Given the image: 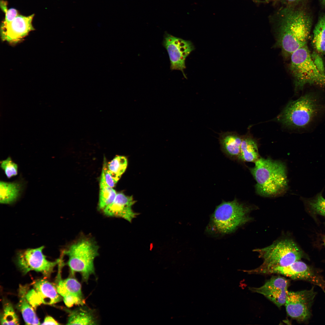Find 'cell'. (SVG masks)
<instances>
[{
	"label": "cell",
	"instance_id": "obj_1",
	"mask_svg": "<svg viewBox=\"0 0 325 325\" xmlns=\"http://www.w3.org/2000/svg\"><path fill=\"white\" fill-rule=\"evenodd\" d=\"M279 14L278 43L284 53L291 55L307 45L311 19L305 11L291 6L282 9Z\"/></svg>",
	"mask_w": 325,
	"mask_h": 325
},
{
	"label": "cell",
	"instance_id": "obj_2",
	"mask_svg": "<svg viewBox=\"0 0 325 325\" xmlns=\"http://www.w3.org/2000/svg\"><path fill=\"white\" fill-rule=\"evenodd\" d=\"M325 112V104L321 97L316 93L309 92L289 101L277 119L289 128L305 129Z\"/></svg>",
	"mask_w": 325,
	"mask_h": 325
},
{
	"label": "cell",
	"instance_id": "obj_3",
	"mask_svg": "<svg viewBox=\"0 0 325 325\" xmlns=\"http://www.w3.org/2000/svg\"><path fill=\"white\" fill-rule=\"evenodd\" d=\"M250 172L256 181L255 190L260 196L268 197L282 195L288 188L286 169L278 160L259 158Z\"/></svg>",
	"mask_w": 325,
	"mask_h": 325
},
{
	"label": "cell",
	"instance_id": "obj_4",
	"mask_svg": "<svg viewBox=\"0 0 325 325\" xmlns=\"http://www.w3.org/2000/svg\"><path fill=\"white\" fill-rule=\"evenodd\" d=\"M254 251L258 253L263 262L255 269L245 271L249 274H266L271 269L288 266L304 256L296 243L289 239L276 241L268 246Z\"/></svg>",
	"mask_w": 325,
	"mask_h": 325
},
{
	"label": "cell",
	"instance_id": "obj_5",
	"mask_svg": "<svg viewBox=\"0 0 325 325\" xmlns=\"http://www.w3.org/2000/svg\"><path fill=\"white\" fill-rule=\"evenodd\" d=\"M290 55L289 67L296 92L302 90L307 85L325 88V73L314 61L307 45Z\"/></svg>",
	"mask_w": 325,
	"mask_h": 325
},
{
	"label": "cell",
	"instance_id": "obj_6",
	"mask_svg": "<svg viewBox=\"0 0 325 325\" xmlns=\"http://www.w3.org/2000/svg\"><path fill=\"white\" fill-rule=\"evenodd\" d=\"M98 246L91 238L83 237L72 243L64 253L68 257L67 264L72 274L78 272L87 282L95 273L94 261L98 255Z\"/></svg>",
	"mask_w": 325,
	"mask_h": 325
},
{
	"label": "cell",
	"instance_id": "obj_7",
	"mask_svg": "<svg viewBox=\"0 0 325 325\" xmlns=\"http://www.w3.org/2000/svg\"><path fill=\"white\" fill-rule=\"evenodd\" d=\"M250 209L236 199L222 202L216 208L212 217L215 229L220 233L232 232L239 226L249 221Z\"/></svg>",
	"mask_w": 325,
	"mask_h": 325
},
{
	"label": "cell",
	"instance_id": "obj_8",
	"mask_svg": "<svg viewBox=\"0 0 325 325\" xmlns=\"http://www.w3.org/2000/svg\"><path fill=\"white\" fill-rule=\"evenodd\" d=\"M316 293L309 290L288 292L285 305L288 315L299 321H305L311 316V308Z\"/></svg>",
	"mask_w": 325,
	"mask_h": 325
},
{
	"label": "cell",
	"instance_id": "obj_9",
	"mask_svg": "<svg viewBox=\"0 0 325 325\" xmlns=\"http://www.w3.org/2000/svg\"><path fill=\"white\" fill-rule=\"evenodd\" d=\"M44 248V246H42L35 249H29L18 253L17 264L24 274L33 270L40 272L47 277L50 276L60 260L54 262L48 260L43 253Z\"/></svg>",
	"mask_w": 325,
	"mask_h": 325
},
{
	"label": "cell",
	"instance_id": "obj_10",
	"mask_svg": "<svg viewBox=\"0 0 325 325\" xmlns=\"http://www.w3.org/2000/svg\"><path fill=\"white\" fill-rule=\"evenodd\" d=\"M162 44L166 50L170 61L172 70H179L186 78L184 70L186 68L185 60L187 57L194 49L192 42L174 36L166 33Z\"/></svg>",
	"mask_w": 325,
	"mask_h": 325
},
{
	"label": "cell",
	"instance_id": "obj_11",
	"mask_svg": "<svg viewBox=\"0 0 325 325\" xmlns=\"http://www.w3.org/2000/svg\"><path fill=\"white\" fill-rule=\"evenodd\" d=\"M273 274H281L293 280H302L319 287L325 293V280L315 270L303 262L296 261L288 266L274 268Z\"/></svg>",
	"mask_w": 325,
	"mask_h": 325
},
{
	"label": "cell",
	"instance_id": "obj_12",
	"mask_svg": "<svg viewBox=\"0 0 325 325\" xmlns=\"http://www.w3.org/2000/svg\"><path fill=\"white\" fill-rule=\"evenodd\" d=\"M34 14L28 16L19 14L11 21H2L1 33L3 41L16 43L34 30L32 25Z\"/></svg>",
	"mask_w": 325,
	"mask_h": 325
},
{
	"label": "cell",
	"instance_id": "obj_13",
	"mask_svg": "<svg viewBox=\"0 0 325 325\" xmlns=\"http://www.w3.org/2000/svg\"><path fill=\"white\" fill-rule=\"evenodd\" d=\"M288 282L284 277L274 276L262 286L251 287L252 292L261 294L279 308L285 305L288 291Z\"/></svg>",
	"mask_w": 325,
	"mask_h": 325
},
{
	"label": "cell",
	"instance_id": "obj_14",
	"mask_svg": "<svg viewBox=\"0 0 325 325\" xmlns=\"http://www.w3.org/2000/svg\"><path fill=\"white\" fill-rule=\"evenodd\" d=\"M135 203L132 196H127L120 193L116 194L113 201L102 211L106 216L123 218L131 222L138 215L132 209Z\"/></svg>",
	"mask_w": 325,
	"mask_h": 325
},
{
	"label": "cell",
	"instance_id": "obj_15",
	"mask_svg": "<svg viewBox=\"0 0 325 325\" xmlns=\"http://www.w3.org/2000/svg\"><path fill=\"white\" fill-rule=\"evenodd\" d=\"M59 294L63 297L66 305L70 308L74 305H83L85 300L81 284L74 277L60 280L57 286Z\"/></svg>",
	"mask_w": 325,
	"mask_h": 325
},
{
	"label": "cell",
	"instance_id": "obj_16",
	"mask_svg": "<svg viewBox=\"0 0 325 325\" xmlns=\"http://www.w3.org/2000/svg\"><path fill=\"white\" fill-rule=\"evenodd\" d=\"M31 289L39 306L42 304L52 305L61 300V296L57 291V287L47 280L40 279L33 283Z\"/></svg>",
	"mask_w": 325,
	"mask_h": 325
},
{
	"label": "cell",
	"instance_id": "obj_17",
	"mask_svg": "<svg viewBox=\"0 0 325 325\" xmlns=\"http://www.w3.org/2000/svg\"><path fill=\"white\" fill-rule=\"evenodd\" d=\"M243 137L234 132H222L219 140L222 152L231 159H237L239 155Z\"/></svg>",
	"mask_w": 325,
	"mask_h": 325
},
{
	"label": "cell",
	"instance_id": "obj_18",
	"mask_svg": "<svg viewBox=\"0 0 325 325\" xmlns=\"http://www.w3.org/2000/svg\"><path fill=\"white\" fill-rule=\"evenodd\" d=\"M22 183L19 181L0 182V202L3 204H9L15 201L20 196L22 188Z\"/></svg>",
	"mask_w": 325,
	"mask_h": 325
},
{
	"label": "cell",
	"instance_id": "obj_19",
	"mask_svg": "<svg viewBox=\"0 0 325 325\" xmlns=\"http://www.w3.org/2000/svg\"><path fill=\"white\" fill-rule=\"evenodd\" d=\"M19 294L20 299L17 307L21 311L26 324H41L33 308L27 300L26 295L27 292L25 286H20Z\"/></svg>",
	"mask_w": 325,
	"mask_h": 325
},
{
	"label": "cell",
	"instance_id": "obj_20",
	"mask_svg": "<svg viewBox=\"0 0 325 325\" xmlns=\"http://www.w3.org/2000/svg\"><path fill=\"white\" fill-rule=\"evenodd\" d=\"M259 158L258 145L255 140L249 137H243L237 159L243 162H255Z\"/></svg>",
	"mask_w": 325,
	"mask_h": 325
},
{
	"label": "cell",
	"instance_id": "obj_21",
	"mask_svg": "<svg viewBox=\"0 0 325 325\" xmlns=\"http://www.w3.org/2000/svg\"><path fill=\"white\" fill-rule=\"evenodd\" d=\"M97 323L91 310L79 307L70 312L67 324L95 325Z\"/></svg>",
	"mask_w": 325,
	"mask_h": 325
},
{
	"label": "cell",
	"instance_id": "obj_22",
	"mask_svg": "<svg viewBox=\"0 0 325 325\" xmlns=\"http://www.w3.org/2000/svg\"><path fill=\"white\" fill-rule=\"evenodd\" d=\"M312 44L317 52L325 54V14L320 17L314 27Z\"/></svg>",
	"mask_w": 325,
	"mask_h": 325
},
{
	"label": "cell",
	"instance_id": "obj_23",
	"mask_svg": "<svg viewBox=\"0 0 325 325\" xmlns=\"http://www.w3.org/2000/svg\"><path fill=\"white\" fill-rule=\"evenodd\" d=\"M100 188L98 208L102 211L113 201L117 193L114 189L107 184L102 172Z\"/></svg>",
	"mask_w": 325,
	"mask_h": 325
},
{
	"label": "cell",
	"instance_id": "obj_24",
	"mask_svg": "<svg viewBox=\"0 0 325 325\" xmlns=\"http://www.w3.org/2000/svg\"><path fill=\"white\" fill-rule=\"evenodd\" d=\"M127 165V161L124 156L115 157L107 165L109 172L112 178L117 182L122 174L125 171Z\"/></svg>",
	"mask_w": 325,
	"mask_h": 325
},
{
	"label": "cell",
	"instance_id": "obj_25",
	"mask_svg": "<svg viewBox=\"0 0 325 325\" xmlns=\"http://www.w3.org/2000/svg\"><path fill=\"white\" fill-rule=\"evenodd\" d=\"M305 202L310 210L314 213L325 216V199L322 192L318 193L313 198L305 200Z\"/></svg>",
	"mask_w": 325,
	"mask_h": 325
},
{
	"label": "cell",
	"instance_id": "obj_26",
	"mask_svg": "<svg viewBox=\"0 0 325 325\" xmlns=\"http://www.w3.org/2000/svg\"><path fill=\"white\" fill-rule=\"evenodd\" d=\"M1 325H19V320L14 309L9 303L5 304L3 311L1 315Z\"/></svg>",
	"mask_w": 325,
	"mask_h": 325
},
{
	"label": "cell",
	"instance_id": "obj_27",
	"mask_svg": "<svg viewBox=\"0 0 325 325\" xmlns=\"http://www.w3.org/2000/svg\"><path fill=\"white\" fill-rule=\"evenodd\" d=\"M0 167L8 178L15 176L18 174V165L10 157L1 162Z\"/></svg>",
	"mask_w": 325,
	"mask_h": 325
},
{
	"label": "cell",
	"instance_id": "obj_28",
	"mask_svg": "<svg viewBox=\"0 0 325 325\" xmlns=\"http://www.w3.org/2000/svg\"><path fill=\"white\" fill-rule=\"evenodd\" d=\"M1 8L5 13V18L3 21L8 23L13 20L18 14L17 11L14 8L8 9L7 2L4 0H1L0 3Z\"/></svg>",
	"mask_w": 325,
	"mask_h": 325
},
{
	"label": "cell",
	"instance_id": "obj_29",
	"mask_svg": "<svg viewBox=\"0 0 325 325\" xmlns=\"http://www.w3.org/2000/svg\"><path fill=\"white\" fill-rule=\"evenodd\" d=\"M102 172L104 174L107 184L112 188L114 187L117 182L112 178L110 174L106 164H104L103 166Z\"/></svg>",
	"mask_w": 325,
	"mask_h": 325
},
{
	"label": "cell",
	"instance_id": "obj_30",
	"mask_svg": "<svg viewBox=\"0 0 325 325\" xmlns=\"http://www.w3.org/2000/svg\"><path fill=\"white\" fill-rule=\"evenodd\" d=\"M42 325H59L60 324L52 317L48 316L45 317Z\"/></svg>",
	"mask_w": 325,
	"mask_h": 325
},
{
	"label": "cell",
	"instance_id": "obj_31",
	"mask_svg": "<svg viewBox=\"0 0 325 325\" xmlns=\"http://www.w3.org/2000/svg\"><path fill=\"white\" fill-rule=\"evenodd\" d=\"M289 4H294L298 3L302 0H283Z\"/></svg>",
	"mask_w": 325,
	"mask_h": 325
},
{
	"label": "cell",
	"instance_id": "obj_32",
	"mask_svg": "<svg viewBox=\"0 0 325 325\" xmlns=\"http://www.w3.org/2000/svg\"><path fill=\"white\" fill-rule=\"evenodd\" d=\"M323 245L325 246V236L323 238Z\"/></svg>",
	"mask_w": 325,
	"mask_h": 325
},
{
	"label": "cell",
	"instance_id": "obj_33",
	"mask_svg": "<svg viewBox=\"0 0 325 325\" xmlns=\"http://www.w3.org/2000/svg\"><path fill=\"white\" fill-rule=\"evenodd\" d=\"M321 1L323 3L325 4V0H321Z\"/></svg>",
	"mask_w": 325,
	"mask_h": 325
}]
</instances>
